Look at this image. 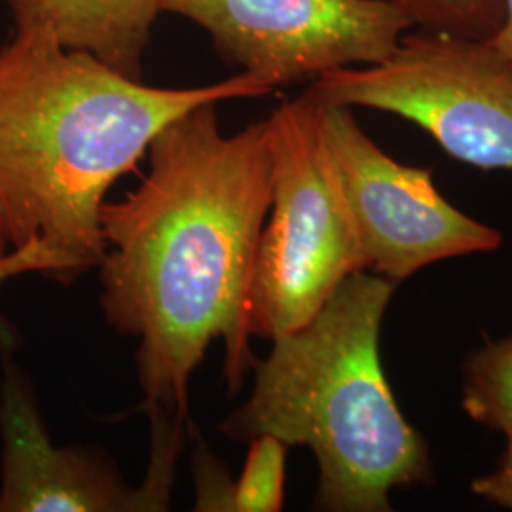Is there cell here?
<instances>
[{
	"label": "cell",
	"instance_id": "6da1fadb",
	"mask_svg": "<svg viewBox=\"0 0 512 512\" xmlns=\"http://www.w3.org/2000/svg\"><path fill=\"white\" fill-rule=\"evenodd\" d=\"M219 103L188 110L150 143V169L120 202L101 205V306L139 340L148 416L186 420L188 387L215 340L232 393L255 365L249 291L272 205L266 120L224 135Z\"/></svg>",
	"mask_w": 512,
	"mask_h": 512
},
{
	"label": "cell",
	"instance_id": "7a4b0ae2",
	"mask_svg": "<svg viewBox=\"0 0 512 512\" xmlns=\"http://www.w3.org/2000/svg\"><path fill=\"white\" fill-rule=\"evenodd\" d=\"M251 74L200 88H154L44 31L0 50V205L10 249L0 287L38 274L73 285L105 256L101 205L154 137L205 103L262 97Z\"/></svg>",
	"mask_w": 512,
	"mask_h": 512
},
{
	"label": "cell",
	"instance_id": "3957f363",
	"mask_svg": "<svg viewBox=\"0 0 512 512\" xmlns=\"http://www.w3.org/2000/svg\"><path fill=\"white\" fill-rule=\"evenodd\" d=\"M395 287L366 270L346 277L311 321L255 361L249 401L220 423L238 442L272 435L310 448L321 511L389 512L397 488L433 476L427 442L404 418L380 359Z\"/></svg>",
	"mask_w": 512,
	"mask_h": 512
},
{
	"label": "cell",
	"instance_id": "277c9868",
	"mask_svg": "<svg viewBox=\"0 0 512 512\" xmlns=\"http://www.w3.org/2000/svg\"><path fill=\"white\" fill-rule=\"evenodd\" d=\"M272 205L249 291L251 336L274 342L311 321L342 281L366 270L310 95L266 120Z\"/></svg>",
	"mask_w": 512,
	"mask_h": 512
},
{
	"label": "cell",
	"instance_id": "5b68a950",
	"mask_svg": "<svg viewBox=\"0 0 512 512\" xmlns=\"http://www.w3.org/2000/svg\"><path fill=\"white\" fill-rule=\"evenodd\" d=\"M306 95L397 114L459 162L512 169V63L488 40L406 33L384 61L321 74Z\"/></svg>",
	"mask_w": 512,
	"mask_h": 512
},
{
	"label": "cell",
	"instance_id": "8992f818",
	"mask_svg": "<svg viewBox=\"0 0 512 512\" xmlns=\"http://www.w3.org/2000/svg\"><path fill=\"white\" fill-rule=\"evenodd\" d=\"M317 109L366 270L399 283L435 262L501 247L499 230L448 202L431 169L385 154L349 107L317 103Z\"/></svg>",
	"mask_w": 512,
	"mask_h": 512
},
{
	"label": "cell",
	"instance_id": "52a82bcc",
	"mask_svg": "<svg viewBox=\"0 0 512 512\" xmlns=\"http://www.w3.org/2000/svg\"><path fill=\"white\" fill-rule=\"evenodd\" d=\"M272 90L387 59L412 21L389 0H160Z\"/></svg>",
	"mask_w": 512,
	"mask_h": 512
},
{
	"label": "cell",
	"instance_id": "ba28073f",
	"mask_svg": "<svg viewBox=\"0 0 512 512\" xmlns=\"http://www.w3.org/2000/svg\"><path fill=\"white\" fill-rule=\"evenodd\" d=\"M0 512L165 511L171 490L128 486L93 448L55 446L23 372L4 359L0 385Z\"/></svg>",
	"mask_w": 512,
	"mask_h": 512
},
{
	"label": "cell",
	"instance_id": "9c48e42d",
	"mask_svg": "<svg viewBox=\"0 0 512 512\" xmlns=\"http://www.w3.org/2000/svg\"><path fill=\"white\" fill-rule=\"evenodd\" d=\"M18 29L44 31L67 50L86 52L141 80L160 0H6Z\"/></svg>",
	"mask_w": 512,
	"mask_h": 512
},
{
	"label": "cell",
	"instance_id": "30bf717a",
	"mask_svg": "<svg viewBox=\"0 0 512 512\" xmlns=\"http://www.w3.org/2000/svg\"><path fill=\"white\" fill-rule=\"evenodd\" d=\"M463 408L476 423L512 435V336L490 340L467 357Z\"/></svg>",
	"mask_w": 512,
	"mask_h": 512
},
{
	"label": "cell",
	"instance_id": "8fae6325",
	"mask_svg": "<svg viewBox=\"0 0 512 512\" xmlns=\"http://www.w3.org/2000/svg\"><path fill=\"white\" fill-rule=\"evenodd\" d=\"M414 27L454 37L486 40L505 18L503 0H389Z\"/></svg>",
	"mask_w": 512,
	"mask_h": 512
},
{
	"label": "cell",
	"instance_id": "7c38bea8",
	"mask_svg": "<svg viewBox=\"0 0 512 512\" xmlns=\"http://www.w3.org/2000/svg\"><path fill=\"white\" fill-rule=\"evenodd\" d=\"M287 444L272 435L249 440L243 471L234 482L232 511L279 512L285 503Z\"/></svg>",
	"mask_w": 512,
	"mask_h": 512
},
{
	"label": "cell",
	"instance_id": "4fadbf2b",
	"mask_svg": "<svg viewBox=\"0 0 512 512\" xmlns=\"http://www.w3.org/2000/svg\"><path fill=\"white\" fill-rule=\"evenodd\" d=\"M196 473V507L194 511H232L234 482L222 461L215 458L209 448L200 442L194 452Z\"/></svg>",
	"mask_w": 512,
	"mask_h": 512
},
{
	"label": "cell",
	"instance_id": "5bb4252c",
	"mask_svg": "<svg viewBox=\"0 0 512 512\" xmlns=\"http://www.w3.org/2000/svg\"><path fill=\"white\" fill-rule=\"evenodd\" d=\"M471 490L497 507L512 511V435H507V448L497 467L492 473L473 480Z\"/></svg>",
	"mask_w": 512,
	"mask_h": 512
},
{
	"label": "cell",
	"instance_id": "9a60e30c",
	"mask_svg": "<svg viewBox=\"0 0 512 512\" xmlns=\"http://www.w3.org/2000/svg\"><path fill=\"white\" fill-rule=\"evenodd\" d=\"M503 4H505V18L494 35L486 40L494 50L512 63V0H503Z\"/></svg>",
	"mask_w": 512,
	"mask_h": 512
},
{
	"label": "cell",
	"instance_id": "2e32d148",
	"mask_svg": "<svg viewBox=\"0 0 512 512\" xmlns=\"http://www.w3.org/2000/svg\"><path fill=\"white\" fill-rule=\"evenodd\" d=\"M10 249V234H8V222H6V215L4 209L0 205V260L6 256Z\"/></svg>",
	"mask_w": 512,
	"mask_h": 512
}]
</instances>
